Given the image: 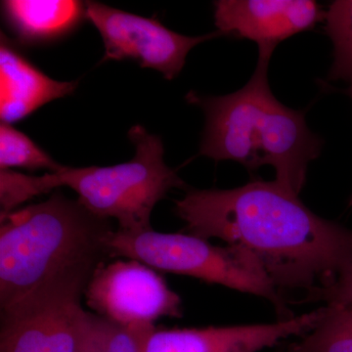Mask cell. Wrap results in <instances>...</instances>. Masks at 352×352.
Returning a JSON list of instances; mask_svg holds the SVG:
<instances>
[{"label": "cell", "mask_w": 352, "mask_h": 352, "mask_svg": "<svg viewBox=\"0 0 352 352\" xmlns=\"http://www.w3.org/2000/svg\"><path fill=\"white\" fill-rule=\"evenodd\" d=\"M175 214L189 234L252 254L272 283L307 295L332 283L352 263V230L312 212L277 182L237 188L186 190Z\"/></svg>", "instance_id": "6da1fadb"}, {"label": "cell", "mask_w": 352, "mask_h": 352, "mask_svg": "<svg viewBox=\"0 0 352 352\" xmlns=\"http://www.w3.org/2000/svg\"><path fill=\"white\" fill-rule=\"evenodd\" d=\"M0 223V310L62 280H91L113 258L110 219L57 191Z\"/></svg>", "instance_id": "7a4b0ae2"}, {"label": "cell", "mask_w": 352, "mask_h": 352, "mask_svg": "<svg viewBox=\"0 0 352 352\" xmlns=\"http://www.w3.org/2000/svg\"><path fill=\"white\" fill-rule=\"evenodd\" d=\"M270 60L258 55L251 80L234 94L203 96L190 91L185 98L206 115L201 156L237 162L249 171L271 166L275 182L298 195L323 140L308 129L305 113L287 107L273 95L267 76Z\"/></svg>", "instance_id": "3957f363"}, {"label": "cell", "mask_w": 352, "mask_h": 352, "mask_svg": "<svg viewBox=\"0 0 352 352\" xmlns=\"http://www.w3.org/2000/svg\"><path fill=\"white\" fill-rule=\"evenodd\" d=\"M129 140L135 146L133 159L112 166L69 168L45 176L50 191L66 186L78 200L102 219H117L118 230L139 233L152 230L155 206L173 188H186L177 173L164 162L159 136L141 126H132Z\"/></svg>", "instance_id": "277c9868"}, {"label": "cell", "mask_w": 352, "mask_h": 352, "mask_svg": "<svg viewBox=\"0 0 352 352\" xmlns=\"http://www.w3.org/2000/svg\"><path fill=\"white\" fill-rule=\"evenodd\" d=\"M109 245L113 258L134 259L157 271L186 275L261 296L272 303L279 320L294 317L283 294L258 259L237 245L217 247L191 234L161 233L154 229L139 233L116 230Z\"/></svg>", "instance_id": "5b68a950"}, {"label": "cell", "mask_w": 352, "mask_h": 352, "mask_svg": "<svg viewBox=\"0 0 352 352\" xmlns=\"http://www.w3.org/2000/svg\"><path fill=\"white\" fill-rule=\"evenodd\" d=\"M90 280H63L1 310L0 352H76Z\"/></svg>", "instance_id": "8992f818"}, {"label": "cell", "mask_w": 352, "mask_h": 352, "mask_svg": "<svg viewBox=\"0 0 352 352\" xmlns=\"http://www.w3.org/2000/svg\"><path fill=\"white\" fill-rule=\"evenodd\" d=\"M87 20L100 32L105 46L102 62L132 60L156 69L170 80L179 75L195 46L222 36L219 31L188 36L170 31L156 19L141 17L100 2H85Z\"/></svg>", "instance_id": "52a82bcc"}, {"label": "cell", "mask_w": 352, "mask_h": 352, "mask_svg": "<svg viewBox=\"0 0 352 352\" xmlns=\"http://www.w3.org/2000/svg\"><path fill=\"white\" fill-rule=\"evenodd\" d=\"M85 296L96 314L120 325H150L162 317L182 316L180 296L157 270L134 259L102 265Z\"/></svg>", "instance_id": "ba28073f"}, {"label": "cell", "mask_w": 352, "mask_h": 352, "mask_svg": "<svg viewBox=\"0 0 352 352\" xmlns=\"http://www.w3.org/2000/svg\"><path fill=\"white\" fill-rule=\"evenodd\" d=\"M325 305L300 316L270 324L229 327L150 329L141 352H258L294 336L314 330Z\"/></svg>", "instance_id": "9c48e42d"}, {"label": "cell", "mask_w": 352, "mask_h": 352, "mask_svg": "<svg viewBox=\"0 0 352 352\" xmlns=\"http://www.w3.org/2000/svg\"><path fill=\"white\" fill-rule=\"evenodd\" d=\"M214 6L222 36L254 41L261 56L272 57L278 44L314 29L326 15L311 0H219Z\"/></svg>", "instance_id": "30bf717a"}, {"label": "cell", "mask_w": 352, "mask_h": 352, "mask_svg": "<svg viewBox=\"0 0 352 352\" xmlns=\"http://www.w3.org/2000/svg\"><path fill=\"white\" fill-rule=\"evenodd\" d=\"M78 82H58L25 56L18 44L1 32L0 36V120L21 122L56 99L75 91Z\"/></svg>", "instance_id": "8fae6325"}, {"label": "cell", "mask_w": 352, "mask_h": 352, "mask_svg": "<svg viewBox=\"0 0 352 352\" xmlns=\"http://www.w3.org/2000/svg\"><path fill=\"white\" fill-rule=\"evenodd\" d=\"M1 7L6 24L27 46L59 41L87 20L85 2L74 0H6Z\"/></svg>", "instance_id": "7c38bea8"}, {"label": "cell", "mask_w": 352, "mask_h": 352, "mask_svg": "<svg viewBox=\"0 0 352 352\" xmlns=\"http://www.w3.org/2000/svg\"><path fill=\"white\" fill-rule=\"evenodd\" d=\"M150 325L124 326L82 310L76 352H141Z\"/></svg>", "instance_id": "4fadbf2b"}, {"label": "cell", "mask_w": 352, "mask_h": 352, "mask_svg": "<svg viewBox=\"0 0 352 352\" xmlns=\"http://www.w3.org/2000/svg\"><path fill=\"white\" fill-rule=\"evenodd\" d=\"M321 320L288 352H352V314L327 307Z\"/></svg>", "instance_id": "5bb4252c"}, {"label": "cell", "mask_w": 352, "mask_h": 352, "mask_svg": "<svg viewBox=\"0 0 352 352\" xmlns=\"http://www.w3.org/2000/svg\"><path fill=\"white\" fill-rule=\"evenodd\" d=\"M325 31L333 45L329 80L352 85V0L332 2L325 15Z\"/></svg>", "instance_id": "9a60e30c"}, {"label": "cell", "mask_w": 352, "mask_h": 352, "mask_svg": "<svg viewBox=\"0 0 352 352\" xmlns=\"http://www.w3.org/2000/svg\"><path fill=\"white\" fill-rule=\"evenodd\" d=\"M14 168L28 170H46L56 173L64 168L58 164L29 136L12 124L0 126V170Z\"/></svg>", "instance_id": "2e32d148"}, {"label": "cell", "mask_w": 352, "mask_h": 352, "mask_svg": "<svg viewBox=\"0 0 352 352\" xmlns=\"http://www.w3.org/2000/svg\"><path fill=\"white\" fill-rule=\"evenodd\" d=\"M303 302H323L327 307H339L352 314V263L328 286L314 289Z\"/></svg>", "instance_id": "e0dca14e"}, {"label": "cell", "mask_w": 352, "mask_h": 352, "mask_svg": "<svg viewBox=\"0 0 352 352\" xmlns=\"http://www.w3.org/2000/svg\"><path fill=\"white\" fill-rule=\"evenodd\" d=\"M344 94H346L349 95V97L352 99V85L351 87H349V88H346V89H344ZM349 207L352 208V196L351 197V199H349Z\"/></svg>", "instance_id": "ac0fdd59"}]
</instances>
